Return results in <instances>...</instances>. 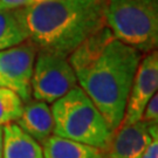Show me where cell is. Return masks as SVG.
Masks as SVG:
<instances>
[{"mask_svg": "<svg viewBox=\"0 0 158 158\" xmlns=\"http://www.w3.org/2000/svg\"><path fill=\"white\" fill-rule=\"evenodd\" d=\"M142 56L139 51L116 39L107 26L68 56L80 88L100 110L113 132L123 119Z\"/></svg>", "mask_w": 158, "mask_h": 158, "instance_id": "obj_1", "label": "cell"}, {"mask_svg": "<svg viewBox=\"0 0 158 158\" xmlns=\"http://www.w3.org/2000/svg\"><path fill=\"white\" fill-rule=\"evenodd\" d=\"M107 0H49L23 8L29 40L39 49L69 56L106 26Z\"/></svg>", "mask_w": 158, "mask_h": 158, "instance_id": "obj_2", "label": "cell"}, {"mask_svg": "<svg viewBox=\"0 0 158 158\" xmlns=\"http://www.w3.org/2000/svg\"><path fill=\"white\" fill-rule=\"evenodd\" d=\"M54 136L106 151L113 131L90 98L79 85L53 103Z\"/></svg>", "mask_w": 158, "mask_h": 158, "instance_id": "obj_3", "label": "cell"}, {"mask_svg": "<svg viewBox=\"0 0 158 158\" xmlns=\"http://www.w3.org/2000/svg\"><path fill=\"white\" fill-rule=\"evenodd\" d=\"M106 26L116 39L149 53L158 44V0H107Z\"/></svg>", "mask_w": 158, "mask_h": 158, "instance_id": "obj_4", "label": "cell"}, {"mask_svg": "<svg viewBox=\"0 0 158 158\" xmlns=\"http://www.w3.org/2000/svg\"><path fill=\"white\" fill-rule=\"evenodd\" d=\"M75 87L77 80L68 57L39 49L32 77L34 100L54 103Z\"/></svg>", "mask_w": 158, "mask_h": 158, "instance_id": "obj_5", "label": "cell"}, {"mask_svg": "<svg viewBox=\"0 0 158 158\" xmlns=\"http://www.w3.org/2000/svg\"><path fill=\"white\" fill-rule=\"evenodd\" d=\"M38 52V46L31 40L0 52V87L15 93L23 103L32 98V77Z\"/></svg>", "mask_w": 158, "mask_h": 158, "instance_id": "obj_6", "label": "cell"}, {"mask_svg": "<svg viewBox=\"0 0 158 158\" xmlns=\"http://www.w3.org/2000/svg\"><path fill=\"white\" fill-rule=\"evenodd\" d=\"M158 88V52L151 51L143 55L130 88L125 113L121 123L131 124L141 121L144 108Z\"/></svg>", "mask_w": 158, "mask_h": 158, "instance_id": "obj_7", "label": "cell"}, {"mask_svg": "<svg viewBox=\"0 0 158 158\" xmlns=\"http://www.w3.org/2000/svg\"><path fill=\"white\" fill-rule=\"evenodd\" d=\"M148 129L149 127L142 121L131 124L121 123L114 130L106 150L107 158H141L152 139Z\"/></svg>", "mask_w": 158, "mask_h": 158, "instance_id": "obj_8", "label": "cell"}, {"mask_svg": "<svg viewBox=\"0 0 158 158\" xmlns=\"http://www.w3.org/2000/svg\"><path fill=\"white\" fill-rule=\"evenodd\" d=\"M15 124L38 143H44L53 132L52 109L46 102L31 100L23 104Z\"/></svg>", "mask_w": 158, "mask_h": 158, "instance_id": "obj_9", "label": "cell"}, {"mask_svg": "<svg viewBox=\"0 0 158 158\" xmlns=\"http://www.w3.org/2000/svg\"><path fill=\"white\" fill-rule=\"evenodd\" d=\"M2 158H44L42 148L15 123L2 127Z\"/></svg>", "mask_w": 158, "mask_h": 158, "instance_id": "obj_10", "label": "cell"}, {"mask_svg": "<svg viewBox=\"0 0 158 158\" xmlns=\"http://www.w3.org/2000/svg\"><path fill=\"white\" fill-rule=\"evenodd\" d=\"M42 144L44 158H107L106 151L101 149L54 135Z\"/></svg>", "mask_w": 158, "mask_h": 158, "instance_id": "obj_11", "label": "cell"}, {"mask_svg": "<svg viewBox=\"0 0 158 158\" xmlns=\"http://www.w3.org/2000/svg\"><path fill=\"white\" fill-rule=\"evenodd\" d=\"M29 40L23 8L0 10V52Z\"/></svg>", "mask_w": 158, "mask_h": 158, "instance_id": "obj_12", "label": "cell"}, {"mask_svg": "<svg viewBox=\"0 0 158 158\" xmlns=\"http://www.w3.org/2000/svg\"><path fill=\"white\" fill-rule=\"evenodd\" d=\"M23 104L15 93L0 87V127L15 122L23 113Z\"/></svg>", "mask_w": 158, "mask_h": 158, "instance_id": "obj_13", "label": "cell"}, {"mask_svg": "<svg viewBox=\"0 0 158 158\" xmlns=\"http://www.w3.org/2000/svg\"><path fill=\"white\" fill-rule=\"evenodd\" d=\"M141 121L144 122L148 127L158 125V95H155L150 98L148 104L144 108V111L142 114Z\"/></svg>", "mask_w": 158, "mask_h": 158, "instance_id": "obj_14", "label": "cell"}, {"mask_svg": "<svg viewBox=\"0 0 158 158\" xmlns=\"http://www.w3.org/2000/svg\"><path fill=\"white\" fill-rule=\"evenodd\" d=\"M35 5V0H0V10H19Z\"/></svg>", "mask_w": 158, "mask_h": 158, "instance_id": "obj_15", "label": "cell"}, {"mask_svg": "<svg viewBox=\"0 0 158 158\" xmlns=\"http://www.w3.org/2000/svg\"><path fill=\"white\" fill-rule=\"evenodd\" d=\"M141 158H158V138L151 139Z\"/></svg>", "mask_w": 158, "mask_h": 158, "instance_id": "obj_16", "label": "cell"}, {"mask_svg": "<svg viewBox=\"0 0 158 158\" xmlns=\"http://www.w3.org/2000/svg\"><path fill=\"white\" fill-rule=\"evenodd\" d=\"M2 150H4V132H2V127H0V158H2Z\"/></svg>", "mask_w": 158, "mask_h": 158, "instance_id": "obj_17", "label": "cell"}]
</instances>
